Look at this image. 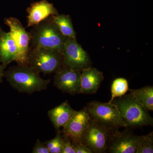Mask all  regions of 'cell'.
I'll use <instances>...</instances> for the list:
<instances>
[{
	"mask_svg": "<svg viewBox=\"0 0 153 153\" xmlns=\"http://www.w3.org/2000/svg\"><path fill=\"white\" fill-rule=\"evenodd\" d=\"M4 76L14 89L27 94L46 90L51 81L50 79L41 78L40 73L29 65L10 67L4 71Z\"/></svg>",
	"mask_w": 153,
	"mask_h": 153,
	"instance_id": "1",
	"label": "cell"
},
{
	"mask_svg": "<svg viewBox=\"0 0 153 153\" xmlns=\"http://www.w3.org/2000/svg\"><path fill=\"white\" fill-rule=\"evenodd\" d=\"M29 33L30 49L43 47L57 49L63 52L67 38L60 32L51 16L33 26Z\"/></svg>",
	"mask_w": 153,
	"mask_h": 153,
	"instance_id": "2",
	"label": "cell"
},
{
	"mask_svg": "<svg viewBox=\"0 0 153 153\" xmlns=\"http://www.w3.org/2000/svg\"><path fill=\"white\" fill-rule=\"evenodd\" d=\"M111 102L117 106L126 127L153 125V118L130 94L114 98Z\"/></svg>",
	"mask_w": 153,
	"mask_h": 153,
	"instance_id": "3",
	"label": "cell"
},
{
	"mask_svg": "<svg viewBox=\"0 0 153 153\" xmlns=\"http://www.w3.org/2000/svg\"><path fill=\"white\" fill-rule=\"evenodd\" d=\"M28 65L40 73L55 74L64 66L63 53L57 49L43 47L30 49Z\"/></svg>",
	"mask_w": 153,
	"mask_h": 153,
	"instance_id": "4",
	"label": "cell"
},
{
	"mask_svg": "<svg viewBox=\"0 0 153 153\" xmlns=\"http://www.w3.org/2000/svg\"><path fill=\"white\" fill-rule=\"evenodd\" d=\"M84 108L91 119L107 127L114 129L126 127L121 117L117 106L112 102L91 101L88 103Z\"/></svg>",
	"mask_w": 153,
	"mask_h": 153,
	"instance_id": "5",
	"label": "cell"
},
{
	"mask_svg": "<svg viewBox=\"0 0 153 153\" xmlns=\"http://www.w3.org/2000/svg\"><path fill=\"white\" fill-rule=\"evenodd\" d=\"M102 125L90 120L89 126L80 137V142L92 153L107 152L108 146L111 136L115 130Z\"/></svg>",
	"mask_w": 153,
	"mask_h": 153,
	"instance_id": "6",
	"label": "cell"
},
{
	"mask_svg": "<svg viewBox=\"0 0 153 153\" xmlns=\"http://www.w3.org/2000/svg\"><path fill=\"white\" fill-rule=\"evenodd\" d=\"M4 22L10 27V32L16 44L18 55L16 62L18 65H28L30 41L29 32L16 18H5Z\"/></svg>",
	"mask_w": 153,
	"mask_h": 153,
	"instance_id": "7",
	"label": "cell"
},
{
	"mask_svg": "<svg viewBox=\"0 0 153 153\" xmlns=\"http://www.w3.org/2000/svg\"><path fill=\"white\" fill-rule=\"evenodd\" d=\"M62 53L64 66L68 68L81 71L91 67L90 57L76 38H67Z\"/></svg>",
	"mask_w": 153,
	"mask_h": 153,
	"instance_id": "8",
	"label": "cell"
},
{
	"mask_svg": "<svg viewBox=\"0 0 153 153\" xmlns=\"http://www.w3.org/2000/svg\"><path fill=\"white\" fill-rule=\"evenodd\" d=\"M141 136H137L128 131L120 132L116 129L108 141L107 152L136 153Z\"/></svg>",
	"mask_w": 153,
	"mask_h": 153,
	"instance_id": "9",
	"label": "cell"
},
{
	"mask_svg": "<svg viewBox=\"0 0 153 153\" xmlns=\"http://www.w3.org/2000/svg\"><path fill=\"white\" fill-rule=\"evenodd\" d=\"M81 70L63 66L55 73L54 85L64 93L74 95L80 92Z\"/></svg>",
	"mask_w": 153,
	"mask_h": 153,
	"instance_id": "10",
	"label": "cell"
},
{
	"mask_svg": "<svg viewBox=\"0 0 153 153\" xmlns=\"http://www.w3.org/2000/svg\"><path fill=\"white\" fill-rule=\"evenodd\" d=\"M90 120V116L84 108L79 111H76L63 127L61 132L68 137L71 141H79L82 133L89 126Z\"/></svg>",
	"mask_w": 153,
	"mask_h": 153,
	"instance_id": "11",
	"label": "cell"
},
{
	"mask_svg": "<svg viewBox=\"0 0 153 153\" xmlns=\"http://www.w3.org/2000/svg\"><path fill=\"white\" fill-rule=\"evenodd\" d=\"M27 27L38 25L41 21L52 16L58 15L57 9L47 0H41L32 3L27 9Z\"/></svg>",
	"mask_w": 153,
	"mask_h": 153,
	"instance_id": "12",
	"label": "cell"
},
{
	"mask_svg": "<svg viewBox=\"0 0 153 153\" xmlns=\"http://www.w3.org/2000/svg\"><path fill=\"white\" fill-rule=\"evenodd\" d=\"M104 79L103 74L98 69L90 67L81 70L79 94H93L97 91Z\"/></svg>",
	"mask_w": 153,
	"mask_h": 153,
	"instance_id": "13",
	"label": "cell"
},
{
	"mask_svg": "<svg viewBox=\"0 0 153 153\" xmlns=\"http://www.w3.org/2000/svg\"><path fill=\"white\" fill-rule=\"evenodd\" d=\"M18 50L10 32L7 33L0 26V63L7 65L16 61Z\"/></svg>",
	"mask_w": 153,
	"mask_h": 153,
	"instance_id": "14",
	"label": "cell"
},
{
	"mask_svg": "<svg viewBox=\"0 0 153 153\" xmlns=\"http://www.w3.org/2000/svg\"><path fill=\"white\" fill-rule=\"evenodd\" d=\"M75 111L66 100L49 110L48 116L55 129L59 130L66 125Z\"/></svg>",
	"mask_w": 153,
	"mask_h": 153,
	"instance_id": "15",
	"label": "cell"
},
{
	"mask_svg": "<svg viewBox=\"0 0 153 153\" xmlns=\"http://www.w3.org/2000/svg\"><path fill=\"white\" fill-rule=\"evenodd\" d=\"M130 94L148 111H153V86H145L137 89H129Z\"/></svg>",
	"mask_w": 153,
	"mask_h": 153,
	"instance_id": "16",
	"label": "cell"
},
{
	"mask_svg": "<svg viewBox=\"0 0 153 153\" xmlns=\"http://www.w3.org/2000/svg\"><path fill=\"white\" fill-rule=\"evenodd\" d=\"M51 16L63 36L66 38H76V33L70 16L64 14H58Z\"/></svg>",
	"mask_w": 153,
	"mask_h": 153,
	"instance_id": "17",
	"label": "cell"
},
{
	"mask_svg": "<svg viewBox=\"0 0 153 153\" xmlns=\"http://www.w3.org/2000/svg\"><path fill=\"white\" fill-rule=\"evenodd\" d=\"M128 90V82L127 79L122 77L115 79L111 84V97L108 102L111 103L114 98L124 95Z\"/></svg>",
	"mask_w": 153,
	"mask_h": 153,
	"instance_id": "18",
	"label": "cell"
},
{
	"mask_svg": "<svg viewBox=\"0 0 153 153\" xmlns=\"http://www.w3.org/2000/svg\"><path fill=\"white\" fill-rule=\"evenodd\" d=\"M153 153V132L141 136L136 153Z\"/></svg>",
	"mask_w": 153,
	"mask_h": 153,
	"instance_id": "19",
	"label": "cell"
},
{
	"mask_svg": "<svg viewBox=\"0 0 153 153\" xmlns=\"http://www.w3.org/2000/svg\"><path fill=\"white\" fill-rule=\"evenodd\" d=\"M56 136L49 140L45 142V145L50 153H61L63 147V137L62 132L57 130Z\"/></svg>",
	"mask_w": 153,
	"mask_h": 153,
	"instance_id": "20",
	"label": "cell"
},
{
	"mask_svg": "<svg viewBox=\"0 0 153 153\" xmlns=\"http://www.w3.org/2000/svg\"><path fill=\"white\" fill-rule=\"evenodd\" d=\"M63 147L61 153H75L71 140L62 134Z\"/></svg>",
	"mask_w": 153,
	"mask_h": 153,
	"instance_id": "21",
	"label": "cell"
},
{
	"mask_svg": "<svg viewBox=\"0 0 153 153\" xmlns=\"http://www.w3.org/2000/svg\"><path fill=\"white\" fill-rule=\"evenodd\" d=\"M33 153H50L44 142L38 140L33 148Z\"/></svg>",
	"mask_w": 153,
	"mask_h": 153,
	"instance_id": "22",
	"label": "cell"
},
{
	"mask_svg": "<svg viewBox=\"0 0 153 153\" xmlns=\"http://www.w3.org/2000/svg\"><path fill=\"white\" fill-rule=\"evenodd\" d=\"M74 147L75 153H92L80 141H71Z\"/></svg>",
	"mask_w": 153,
	"mask_h": 153,
	"instance_id": "23",
	"label": "cell"
},
{
	"mask_svg": "<svg viewBox=\"0 0 153 153\" xmlns=\"http://www.w3.org/2000/svg\"><path fill=\"white\" fill-rule=\"evenodd\" d=\"M7 65L0 64V83L2 82V78L4 76V72Z\"/></svg>",
	"mask_w": 153,
	"mask_h": 153,
	"instance_id": "24",
	"label": "cell"
}]
</instances>
